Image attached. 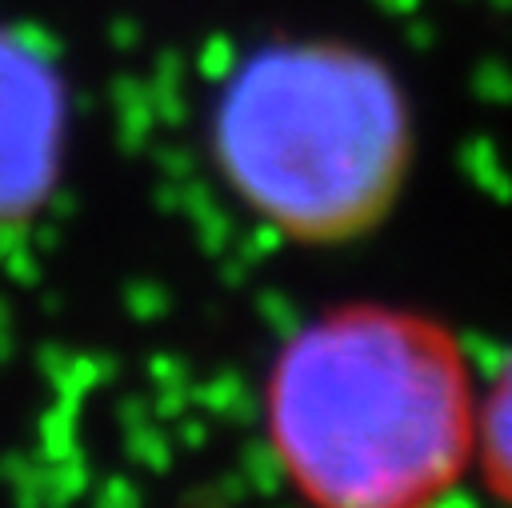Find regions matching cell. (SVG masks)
<instances>
[{
  "label": "cell",
  "mask_w": 512,
  "mask_h": 508,
  "mask_svg": "<svg viewBox=\"0 0 512 508\" xmlns=\"http://www.w3.org/2000/svg\"><path fill=\"white\" fill-rule=\"evenodd\" d=\"M264 428L288 484L332 508L444 496L476 460L480 396L452 328L392 304H340L284 340Z\"/></svg>",
  "instance_id": "6da1fadb"
},
{
  "label": "cell",
  "mask_w": 512,
  "mask_h": 508,
  "mask_svg": "<svg viewBox=\"0 0 512 508\" xmlns=\"http://www.w3.org/2000/svg\"><path fill=\"white\" fill-rule=\"evenodd\" d=\"M476 456L484 484L512 500V356L492 380V388L480 396V436H476Z\"/></svg>",
  "instance_id": "277c9868"
},
{
  "label": "cell",
  "mask_w": 512,
  "mask_h": 508,
  "mask_svg": "<svg viewBox=\"0 0 512 508\" xmlns=\"http://www.w3.org/2000/svg\"><path fill=\"white\" fill-rule=\"evenodd\" d=\"M64 88L56 68L0 28V228L32 216L56 184Z\"/></svg>",
  "instance_id": "3957f363"
},
{
  "label": "cell",
  "mask_w": 512,
  "mask_h": 508,
  "mask_svg": "<svg viewBox=\"0 0 512 508\" xmlns=\"http://www.w3.org/2000/svg\"><path fill=\"white\" fill-rule=\"evenodd\" d=\"M212 148L228 188L300 244L376 228L412 164V120L392 72L336 40L248 56L224 84Z\"/></svg>",
  "instance_id": "7a4b0ae2"
}]
</instances>
